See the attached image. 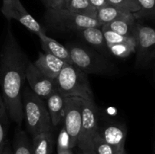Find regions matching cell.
Segmentation results:
<instances>
[{
	"label": "cell",
	"mask_w": 155,
	"mask_h": 154,
	"mask_svg": "<svg viewBox=\"0 0 155 154\" xmlns=\"http://www.w3.org/2000/svg\"><path fill=\"white\" fill-rule=\"evenodd\" d=\"M28 57L8 27L0 51V94L9 118L21 127L24 120L22 95Z\"/></svg>",
	"instance_id": "obj_1"
},
{
	"label": "cell",
	"mask_w": 155,
	"mask_h": 154,
	"mask_svg": "<svg viewBox=\"0 0 155 154\" xmlns=\"http://www.w3.org/2000/svg\"><path fill=\"white\" fill-rule=\"evenodd\" d=\"M55 81L58 91L64 98L95 101L88 74L80 70L72 63H65Z\"/></svg>",
	"instance_id": "obj_2"
},
{
	"label": "cell",
	"mask_w": 155,
	"mask_h": 154,
	"mask_svg": "<svg viewBox=\"0 0 155 154\" xmlns=\"http://www.w3.org/2000/svg\"><path fill=\"white\" fill-rule=\"evenodd\" d=\"M22 103L24 119L32 137L45 131H53L47 107L42 98L27 88L23 91Z\"/></svg>",
	"instance_id": "obj_3"
},
{
	"label": "cell",
	"mask_w": 155,
	"mask_h": 154,
	"mask_svg": "<svg viewBox=\"0 0 155 154\" xmlns=\"http://www.w3.org/2000/svg\"><path fill=\"white\" fill-rule=\"evenodd\" d=\"M71 63L86 74L107 75L114 71L112 63L86 47L68 45Z\"/></svg>",
	"instance_id": "obj_4"
},
{
	"label": "cell",
	"mask_w": 155,
	"mask_h": 154,
	"mask_svg": "<svg viewBox=\"0 0 155 154\" xmlns=\"http://www.w3.org/2000/svg\"><path fill=\"white\" fill-rule=\"evenodd\" d=\"M45 18L50 25L77 33L88 27H101L96 18L84 16L67 8H47Z\"/></svg>",
	"instance_id": "obj_5"
},
{
	"label": "cell",
	"mask_w": 155,
	"mask_h": 154,
	"mask_svg": "<svg viewBox=\"0 0 155 154\" xmlns=\"http://www.w3.org/2000/svg\"><path fill=\"white\" fill-rule=\"evenodd\" d=\"M98 113L95 101L83 100L82 123L77 146L85 153L92 154V143L98 134Z\"/></svg>",
	"instance_id": "obj_6"
},
{
	"label": "cell",
	"mask_w": 155,
	"mask_h": 154,
	"mask_svg": "<svg viewBox=\"0 0 155 154\" xmlns=\"http://www.w3.org/2000/svg\"><path fill=\"white\" fill-rule=\"evenodd\" d=\"M136 61L138 66H144L155 58V28L136 24Z\"/></svg>",
	"instance_id": "obj_7"
},
{
	"label": "cell",
	"mask_w": 155,
	"mask_h": 154,
	"mask_svg": "<svg viewBox=\"0 0 155 154\" xmlns=\"http://www.w3.org/2000/svg\"><path fill=\"white\" fill-rule=\"evenodd\" d=\"M83 104V99L78 98H65L64 126L69 134L73 149L77 145L82 123Z\"/></svg>",
	"instance_id": "obj_8"
},
{
	"label": "cell",
	"mask_w": 155,
	"mask_h": 154,
	"mask_svg": "<svg viewBox=\"0 0 155 154\" xmlns=\"http://www.w3.org/2000/svg\"><path fill=\"white\" fill-rule=\"evenodd\" d=\"M6 19L15 20L36 35L45 33L42 26L29 13L20 0H5L1 8Z\"/></svg>",
	"instance_id": "obj_9"
},
{
	"label": "cell",
	"mask_w": 155,
	"mask_h": 154,
	"mask_svg": "<svg viewBox=\"0 0 155 154\" xmlns=\"http://www.w3.org/2000/svg\"><path fill=\"white\" fill-rule=\"evenodd\" d=\"M26 79L30 89L42 100H46L53 92L58 91L55 79L42 73L30 61L26 70Z\"/></svg>",
	"instance_id": "obj_10"
},
{
	"label": "cell",
	"mask_w": 155,
	"mask_h": 154,
	"mask_svg": "<svg viewBox=\"0 0 155 154\" xmlns=\"http://www.w3.org/2000/svg\"><path fill=\"white\" fill-rule=\"evenodd\" d=\"M127 134V130L124 125L109 122L100 124L98 122V134L117 150L125 147Z\"/></svg>",
	"instance_id": "obj_11"
},
{
	"label": "cell",
	"mask_w": 155,
	"mask_h": 154,
	"mask_svg": "<svg viewBox=\"0 0 155 154\" xmlns=\"http://www.w3.org/2000/svg\"><path fill=\"white\" fill-rule=\"evenodd\" d=\"M64 60L48 53H39L33 64L41 72L49 78L55 79L64 66Z\"/></svg>",
	"instance_id": "obj_12"
},
{
	"label": "cell",
	"mask_w": 155,
	"mask_h": 154,
	"mask_svg": "<svg viewBox=\"0 0 155 154\" xmlns=\"http://www.w3.org/2000/svg\"><path fill=\"white\" fill-rule=\"evenodd\" d=\"M47 110L52 126L57 127L64 121L65 110V98L58 91H55L46 99Z\"/></svg>",
	"instance_id": "obj_13"
},
{
	"label": "cell",
	"mask_w": 155,
	"mask_h": 154,
	"mask_svg": "<svg viewBox=\"0 0 155 154\" xmlns=\"http://www.w3.org/2000/svg\"><path fill=\"white\" fill-rule=\"evenodd\" d=\"M37 36L40 40L41 47L45 53L52 54L64 62L71 63L70 53L67 46L61 45L55 39H51L45 33H41Z\"/></svg>",
	"instance_id": "obj_14"
},
{
	"label": "cell",
	"mask_w": 155,
	"mask_h": 154,
	"mask_svg": "<svg viewBox=\"0 0 155 154\" xmlns=\"http://www.w3.org/2000/svg\"><path fill=\"white\" fill-rule=\"evenodd\" d=\"M54 140L52 131H45L33 136L31 146L33 154H52Z\"/></svg>",
	"instance_id": "obj_15"
},
{
	"label": "cell",
	"mask_w": 155,
	"mask_h": 154,
	"mask_svg": "<svg viewBox=\"0 0 155 154\" xmlns=\"http://www.w3.org/2000/svg\"><path fill=\"white\" fill-rule=\"evenodd\" d=\"M136 17L134 14L120 18V19L114 21L109 24L103 25L102 27H106L111 31L115 32L118 34L127 36H135V28H136Z\"/></svg>",
	"instance_id": "obj_16"
},
{
	"label": "cell",
	"mask_w": 155,
	"mask_h": 154,
	"mask_svg": "<svg viewBox=\"0 0 155 154\" xmlns=\"http://www.w3.org/2000/svg\"><path fill=\"white\" fill-rule=\"evenodd\" d=\"M86 42L100 51H109L101 27H88L77 32Z\"/></svg>",
	"instance_id": "obj_17"
},
{
	"label": "cell",
	"mask_w": 155,
	"mask_h": 154,
	"mask_svg": "<svg viewBox=\"0 0 155 154\" xmlns=\"http://www.w3.org/2000/svg\"><path fill=\"white\" fill-rule=\"evenodd\" d=\"M133 13L126 11L113 5H107L97 10L96 19L102 27L114 21L125 18Z\"/></svg>",
	"instance_id": "obj_18"
},
{
	"label": "cell",
	"mask_w": 155,
	"mask_h": 154,
	"mask_svg": "<svg viewBox=\"0 0 155 154\" xmlns=\"http://www.w3.org/2000/svg\"><path fill=\"white\" fill-rule=\"evenodd\" d=\"M12 150L13 154H33L31 142L29 140L27 133L21 129L20 127L15 129Z\"/></svg>",
	"instance_id": "obj_19"
},
{
	"label": "cell",
	"mask_w": 155,
	"mask_h": 154,
	"mask_svg": "<svg viewBox=\"0 0 155 154\" xmlns=\"http://www.w3.org/2000/svg\"><path fill=\"white\" fill-rule=\"evenodd\" d=\"M65 8L84 16L96 18L97 10L89 0H68Z\"/></svg>",
	"instance_id": "obj_20"
},
{
	"label": "cell",
	"mask_w": 155,
	"mask_h": 154,
	"mask_svg": "<svg viewBox=\"0 0 155 154\" xmlns=\"http://www.w3.org/2000/svg\"><path fill=\"white\" fill-rule=\"evenodd\" d=\"M8 128V114L0 94V154L8 142L7 132Z\"/></svg>",
	"instance_id": "obj_21"
},
{
	"label": "cell",
	"mask_w": 155,
	"mask_h": 154,
	"mask_svg": "<svg viewBox=\"0 0 155 154\" xmlns=\"http://www.w3.org/2000/svg\"><path fill=\"white\" fill-rule=\"evenodd\" d=\"M109 51L116 57L126 58L136 51V41L132 42L107 45Z\"/></svg>",
	"instance_id": "obj_22"
},
{
	"label": "cell",
	"mask_w": 155,
	"mask_h": 154,
	"mask_svg": "<svg viewBox=\"0 0 155 154\" xmlns=\"http://www.w3.org/2000/svg\"><path fill=\"white\" fill-rule=\"evenodd\" d=\"M119 151L103 140L98 134L92 140V154H117Z\"/></svg>",
	"instance_id": "obj_23"
},
{
	"label": "cell",
	"mask_w": 155,
	"mask_h": 154,
	"mask_svg": "<svg viewBox=\"0 0 155 154\" xmlns=\"http://www.w3.org/2000/svg\"><path fill=\"white\" fill-rule=\"evenodd\" d=\"M103 35L105 39L107 45L109 44H119V43H126V42H132L136 41V36H127L123 35L118 34L115 32L108 30L106 27H101Z\"/></svg>",
	"instance_id": "obj_24"
},
{
	"label": "cell",
	"mask_w": 155,
	"mask_h": 154,
	"mask_svg": "<svg viewBox=\"0 0 155 154\" xmlns=\"http://www.w3.org/2000/svg\"><path fill=\"white\" fill-rule=\"evenodd\" d=\"M140 10L134 14L136 19L154 18L155 19V0H137Z\"/></svg>",
	"instance_id": "obj_25"
},
{
	"label": "cell",
	"mask_w": 155,
	"mask_h": 154,
	"mask_svg": "<svg viewBox=\"0 0 155 154\" xmlns=\"http://www.w3.org/2000/svg\"><path fill=\"white\" fill-rule=\"evenodd\" d=\"M108 2L110 5L130 13L136 14L140 10L137 0H108Z\"/></svg>",
	"instance_id": "obj_26"
},
{
	"label": "cell",
	"mask_w": 155,
	"mask_h": 154,
	"mask_svg": "<svg viewBox=\"0 0 155 154\" xmlns=\"http://www.w3.org/2000/svg\"><path fill=\"white\" fill-rule=\"evenodd\" d=\"M57 149H73L71 139L64 126L62 127L57 139Z\"/></svg>",
	"instance_id": "obj_27"
},
{
	"label": "cell",
	"mask_w": 155,
	"mask_h": 154,
	"mask_svg": "<svg viewBox=\"0 0 155 154\" xmlns=\"http://www.w3.org/2000/svg\"><path fill=\"white\" fill-rule=\"evenodd\" d=\"M89 1L90 2V4L96 10H98V9L105 7V6L110 5L108 0H89Z\"/></svg>",
	"instance_id": "obj_28"
},
{
	"label": "cell",
	"mask_w": 155,
	"mask_h": 154,
	"mask_svg": "<svg viewBox=\"0 0 155 154\" xmlns=\"http://www.w3.org/2000/svg\"><path fill=\"white\" fill-rule=\"evenodd\" d=\"M68 0H54L51 8H65Z\"/></svg>",
	"instance_id": "obj_29"
},
{
	"label": "cell",
	"mask_w": 155,
	"mask_h": 154,
	"mask_svg": "<svg viewBox=\"0 0 155 154\" xmlns=\"http://www.w3.org/2000/svg\"><path fill=\"white\" fill-rule=\"evenodd\" d=\"M1 154H13L12 147L11 146V145H10V143H9L8 140V142L6 143L4 149H3V151L2 152Z\"/></svg>",
	"instance_id": "obj_30"
},
{
	"label": "cell",
	"mask_w": 155,
	"mask_h": 154,
	"mask_svg": "<svg viewBox=\"0 0 155 154\" xmlns=\"http://www.w3.org/2000/svg\"><path fill=\"white\" fill-rule=\"evenodd\" d=\"M57 154H75L73 149H57Z\"/></svg>",
	"instance_id": "obj_31"
},
{
	"label": "cell",
	"mask_w": 155,
	"mask_h": 154,
	"mask_svg": "<svg viewBox=\"0 0 155 154\" xmlns=\"http://www.w3.org/2000/svg\"><path fill=\"white\" fill-rule=\"evenodd\" d=\"M45 5L47 8H51L53 6V2L54 0H41Z\"/></svg>",
	"instance_id": "obj_32"
},
{
	"label": "cell",
	"mask_w": 155,
	"mask_h": 154,
	"mask_svg": "<svg viewBox=\"0 0 155 154\" xmlns=\"http://www.w3.org/2000/svg\"><path fill=\"white\" fill-rule=\"evenodd\" d=\"M117 154H127V151H126L125 147L122 148V149H121L120 150L119 152H118Z\"/></svg>",
	"instance_id": "obj_33"
},
{
	"label": "cell",
	"mask_w": 155,
	"mask_h": 154,
	"mask_svg": "<svg viewBox=\"0 0 155 154\" xmlns=\"http://www.w3.org/2000/svg\"><path fill=\"white\" fill-rule=\"evenodd\" d=\"M75 154H91V153H85V152H82V151H80V152H77V153H75Z\"/></svg>",
	"instance_id": "obj_34"
},
{
	"label": "cell",
	"mask_w": 155,
	"mask_h": 154,
	"mask_svg": "<svg viewBox=\"0 0 155 154\" xmlns=\"http://www.w3.org/2000/svg\"><path fill=\"white\" fill-rule=\"evenodd\" d=\"M154 154H155V146H154Z\"/></svg>",
	"instance_id": "obj_35"
},
{
	"label": "cell",
	"mask_w": 155,
	"mask_h": 154,
	"mask_svg": "<svg viewBox=\"0 0 155 154\" xmlns=\"http://www.w3.org/2000/svg\"><path fill=\"white\" fill-rule=\"evenodd\" d=\"M2 1H5V0H2Z\"/></svg>",
	"instance_id": "obj_36"
}]
</instances>
